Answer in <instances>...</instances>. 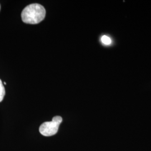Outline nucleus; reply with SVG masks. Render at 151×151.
<instances>
[{
    "label": "nucleus",
    "instance_id": "obj_1",
    "mask_svg": "<svg viewBox=\"0 0 151 151\" xmlns=\"http://www.w3.org/2000/svg\"><path fill=\"white\" fill-rule=\"evenodd\" d=\"M45 15L46 11L43 6L32 4L27 6L22 11V20L26 24H37L43 20Z\"/></svg>",
    "mask_w": 151,
    "mask_h": 151
},
{
    "label": "nucleus",
    "instance_id": "obj_2",
    "mask_svg": "<svg viewBox=\"0 0 151 151\" xmlns=\"http://www.w3.org/2000/svg\"><path fill=\"white\" fill-rule=\"evenodd\" d=\"M62 122V118L60 116H55L51 122H44L42 124L39 128V132L41 134L45 137L55 135L58 132Z\"/></svg>",
    "mask_w": 151,
    "mask_h": 151
},
{
    "label": "nucleus",
    "instance_id": "obj_3",
    "mask_svg": "<svg viewBox=\"0 0 151 151\" xmlns=\"http://www.w3.org/2000/svg\"><path fill=\"white\" fill-rule=\"evenodd\" d=\"M5 95V90L2 82L0 80V102H1Z\"/></svg>",
    "mask_w": 151,
    "mask_h": 151
},
{
    "label": "nucleus",
    "instance_id": "obj_4",
    "mask_svg": "<svg viewBox=\"0 0 151 151\" xmlns=\"http://www.w3.org/2000/svg\"><path fill=\"white\" fill-rule=\"evenodd\" d=\"M101 42L103 44L105 45H110L111 43V40L106 35H103L101 37Z\"/></svg>",
    "mask_w": 151,
    "mask_h": 151
},
{
    "label": "nucleus",
    "instance_id": "obj_5",
    "mask_svg": "<svg viewBox=\"0 0 151 151\" xmlns=\"http://www.w3.org/2000/svg\"><path fill=\"white\" fill-rule=\"evenodd\" d=\"M0 10H1V5H0Z\"/></svg>",
    "mask_w": 151,
    "mask_h": 151
}]
</instances>
